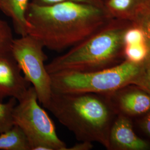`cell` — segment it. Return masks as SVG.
<instances>
[{"mask_svg":"<svg viewBox=\"0 0 150 150\" xmlns=\"http://www.w3.org/2000/svg\"><path fill=\"white\" fill-rule=\"evenodd\" d=\"M12 119L13 125L19 126L27 136L31 150H67L66 144L57 135L53 120L40 106L32 86L17 101Z\"/></svg>","mask_w":150,"mask_h":150,"instance_id":"5b68a950","label":"cell"},{"mask_svg":"<svg viewBox=\"0 0 150 150\" xmlns=\"http://www.w3.org/2000/svg\"><path fill=\"white\" fill-rule=\"evenodd\" d=\"M132 23L111 18L67 52L46 64L51 75L65 71L89 72L110 68L125 60V33Z\"/></svg>","mask_w":150,"mask_h":150,"instance_id":"3957f363","label":"cell"},{"mask_svg":"<svg viewBox=\"0 0 150 150\" xmlns=\"http://www.w3.org/2000/svg\"><path fill=\"white\" fill-rule=\"evenodd\" d=\"M144 32L145 41L150 55V5L139 12L132 21Z\"/></svg>","mask_w":150,"mask_h":150,"instance_id":"9a60e30c","label":"cell"},{"mask_svg":"<svg viewBox=\"0 0 150 150\" xmlns=\"http://www.w3.org/2000/svg\"><path fill=\"white\" fill-rule=\"evenodd\" d=\"M149 142L136 134L130 118L123 114H117L109 134L110 150H146Z\"/></svg>","mask_w":150,"mask_h":150,"instance_id":"9c48e42d","label":"cell"},{"mask_svg":"<svg viewBox=\"0 0 150 150\" xmlns=\"http://www.w3.org/2000/svg\"><path fill=\"white\" fill-rule=\"evenodd\" d=\"M13 40L11 27L7 22L0 19V56L11 54Z\"/></svg>","mask_w":150,"mask_h":150,"instance_id":"2e32d148","label":"cell"},{"mask_svg":"<svg viewBox=\"0 0 150 150\" xmlns=\"http://www.w3.org/2000/svg\"><path fill=\"white\" fill-rule=\"evenodd\" d=\"M80 143L76 144L70 148H67L69 150H89L93 148L92 142L86 141H80Z\"/></svg>","mask_w":150,"mask_h":150,"instance_id":"44dd1931","label":"cell"},{"mask_svg":"<svg viewBox=\"0 0 150 150\" xmlns=\"http://www.w3.org/2000/svg\"><path fill=\"white\" fill-rule=\"evenodd\" d=\"M132 85L139 86L150 95V55L142 63L139 74Z\"/></svg>","mask_w":150,"mask_h":150,"instance_id":"e0dca14e","label":"cell"},{"mask_svg":"<svg viewBox=\"0 0 150 150\" xmlns=\"http://www.w3.org/2000/svg\"><path fill=\"white\" fill-rule=\"evenodd\" d=\"M31 0H1L0 11L10 17L17 34L25 36L28 34L30 25L26 19L27 8Z\"/></svg>","mask_w":150,"mask_h":150,"instance_id":"8fae6325","label":"cell"},{"mask_svg":"<svg viewBox=\"0 0 150 150\" xmlns=\"http://www.w3.org/2000/svg\"><path fill=\"white\" fill-rule=\"evenodd\" d=\"M0 150H31L27 136L16 125L0 134Z\"/></svg>","mask_w":150,"mask_h":150,"instance_id":"7c38bea8","label":"cell"},{"mask_svg":"<svg viewBox=\"0 0 150 150\" xmlns=\"http://www.w3.org/2000/svg\"><path fill=\"white\" fill-rule=\"evenodd\" d=\"M117 113L128 117L142 116L150 110V95L134 85L107 94Z\"/></svg>","mask_w":150,"mask_h":150,"instance_id":"ba28073f","label":"cell"},{"mask_svg":"<svg viewBox=\"0 0 150 150\" xmlns=\"http://www.w3.org/2000/svg\"><path fill=\"white\" fill-rule=\"evenodd\" d=\"M139 125L142 132L150 138V110L142 116Z\"/></svg>","mask_w":150,"mask_h":150,"instance_id":"ffe728a7","label":"cell"},{"mask_svg":"<svg viewBox=\"0 0 150 150\" xmlns=\"http://www.w3.org/2000/svg\"><path fill=\"white\" fill-rule=\"evenodd\" d=\"M79 141L96 142L108 150L118 113L107 94L52 92L46 108Z\"/></svg>","mask_w":150,"mask_h":150,"instance_id":"7a4b0ae2","label":"cell"},{"mask_svg":"<svg viewBox=\"0 0 150 150\" xmlns=\"http://www.w3.org/2000/svg\"><path fill=\"white\" fill-rule=\"evenodd\" d=\"M17 103L15 98H10L6 103H0V134L13 126L12 112Z\"/></svg>","mask_w":150,"mask_h":150,"instance_id":"5bb4252c","label":"cell"},{"mask_svg":"<svg viewBox=\"0 0 150 150\" xmlns=\"http://www.w3.org/2000/svg\"><path fill=\"white\" fill-rule=\"evenodd\" d=\"M26 17L28 34L56 52L80 43L111 19L105 8L74 2L46 5L30 2Z\"/></svg>","mask_w":150,"mask_h":150,"instance_id":"6da1fadb","label":"cell"},{"mask_svg":"<svg viewBox=\"0 0 150 150\" xmlns=\"http://www.w3.org/2000/svg\"><path fill=\"white\" fill-rule=\"evenodd\" d=\"M150 5V0H106L105 9L111 18L131 22Z\"/></svg>","mask_w":150,"mask_h":150,"instance_id":"30bf717a","label":"cell"},{"mask_svg":"<svg viewBox=\"0 0 150 150\" xmlns=\"http://www.w3.org/2000/svg\"><path fill=\"white\" fill-rule=\"evenodd\" d=\"M141 64L125 59L111 67L93 72L55 73L50 75L52 90L60 92L110 94L132 85L139 74Z\"/></svg>","mask_w":150,"mask_h":150,"instance_id":"277c9868","label":"cell"},{"mask_svg":"<svg viewBox=\"0 0 150 150\" xmlns=\"http://www.w3.org/2000/svg\"><path fill=\"white\" fill-rule=\"evenodd\" d=\"M1 0H0V2H1Z\"/></svg>","mask_w":150,"mask_h":150,"instance_id":"7402d4cb","label":"cell"},{"mask_svg":"<svg viewBox=\"0 0 150 150\" xmlns=\"http://www.w3.org/2000/svg\"><path fill=\"white\" fill-rule=\"evenodd\" d=\"M74 2L86 4L96 6L102 8H105V4L106 0H31V2L35 4L41 5H51L59 2Z\"/></svg>","mask_w":150,"mask_h":150,"instance_id":"d6986e66","label":"cell"},{"mask_svg":"<svg viewBox=\"0 0 150 150\" xmlns=\"http://www.w3.org/2000/svg\"><path fill=\"white\" fill-rule=\"evenodd\" d=\"M125 59L135 64H141L149 56V49L146 43L124 45Z\"/></svg>","mask_w":150,"mask_h":150,"instance_id":"4fadbf2b","label":"cell"},{"mask_svg":"<svg viewBox=\"0 0 150 150\" xmlns=\"http://www.w3.org/2000/svg\"><path fill=\"white\" fill-rule=\"evenodd\" d=\"M123 42L124 45L146 43L144 32L138 26L132 23L125 33Z\"/></svg>","mask_w":150,"mask_h":150,"instance_id":"ac0fdd59","label":"cell"},{"mask_svg":"<svg viewBox=\"0 0 150 150\" xmlns=\"http://www.w3.org/2000/svg\"><path fill=\"white\" fill-rule=\"evenodd\" d=\"M31 86L11 53L0 56V103L7 97L19 101Z\"/></svg>","mask_w":150,"mask_h":150,"instance_id":"52a82bcc","label":"cell"},{"mask_svg":"<svg viewBox=\"0 0 150 150\" xmlns=\"http://www.w3.org/2000/svg\"><path fill=\"white\" fill-rule=\"evenodd\" d=\"M44 48L39 40L28 34L13 40L11 53L25 79L35 88L38 102L46 108L53 90L51 75L45 64L47 56Z\"/></svg>","mask_w":150,"mask_h":150,"instance_id":"8992f818","label":"cell"}]
</instances>
